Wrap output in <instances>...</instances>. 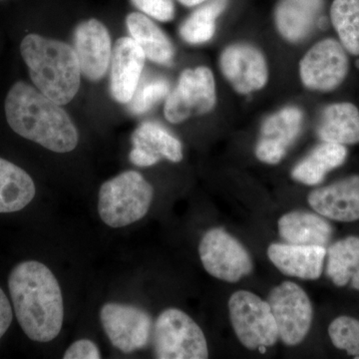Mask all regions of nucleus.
Returning a JSON list of instances; mask_svg holds the SVG:
<instances>
[{"mask_svg": "<svg viewBox=\"0 0 359 359\" xmlns=\"http://www.w3.org/2000/svg\"><path fill=\"white\" fill-rule=\"evenodd\" d=\"M8 289L16 318L29 339H55L65 320V304L50 269L37 261L22 262L11 271Z\"/></svg>", "mask_w": 359, "mask_h": 359, "instance_id": "f257e3e1", "label": "nucleus"}, {"mask_svg": "<svg viewBox=\"0 0 359 359\" xmlns=\"http://www.w3.org/2000/svg\"><path fill=\"white\" fill-rule=\"evenodd\" d=\"M7 123L16 134L52 152L76 148L79 136L69 116L59 104L25 82L11 87L4 104Z\"/></svg>", "mask_w": 359, "mask_h": 359, "instance_id": "f03ea898", "label": "nucleus"}, {"mask_svg": "<svg viewBox=\"0 0 359 359\" xmlns=\"http://www.w3.org/2000/svg\"><path fill=\"white\" fill-rule=\"evenodd\" d=\"M21 56L36 88L59 105L68 104L80 87L81 68L75 49L58 40L28 34Z\"/></svg>", "mask_w": 359, "mask_h": 359, "instance_id": "7ed1b4c3", "label": "nucleus"}, {"mask_svg": "<svg viewBox=\"0 0 359 359\" xmlns=\"http://www.w3.org/2000/svg\"><path fill=\"white\" fill-rule=\"evenodd\" d=\"M154 198L152 185L136 171L108 180L99 191L98 212L111 228H123L147 215Z\"/></svg>", "mask_w": 359, "mask_h": 359, "instance_id": "20e7f679", "label": "nucleus"}, {"mask_svg": "<svg viewBox=\"0 0 359 359\" xmlns=\"http://www.w3.org/2000/svg\"><path fill=\"white\" fill-rule=\"evenodd\" d=\"M155 358L205 359L209 358L207 339L196 321L178 309L162 311L155 323Z\"/></svg>", "mask_w": 359, "mask_h": 359, "instance_id": "39448f33", "label": "nucleus"}, {"mask_svg": "<svg viewBox=\"0 0 359 359\" xmlns=\"http://www.w3.org/2000/svg\"><path fill=\"white\" fill-rule=\"evenodd\" d=\"M230 320L241 344L248 349L273 346L278 327L269 302L248 290H238L229 301Z\"/></svg>", "mask_w": 359, "mask_h": 359, "instance_id": "423d86ee", "label": "nucleus"}, {"mask_svg": "<svg viewBox=\"0 0 359 359\" xmlns=\"http://www.w3.org/2000/svg\"><path fill=\"white\" fill-rule=\"evenodd\" d=\"M278 327V339L289 346L306 339L313 318V304L299 285L285 282L269 292L268 301Z\"/></svg>", "mask_w": 359, "mask_h": 359, "instance_id": "0eeeda50", "label": "nucleus"}, {"mask_svg": "<svg viewBox=\"0 0 359 359\" xmlns=\"http://www.w3.org/2000/svg\"><path fill=\"white\" fill-rule=\"evenodd\" d=\"M216 84L207 67L187 69L176 88L169 93L164 113L168 121L178 124L194 116L204 115L216 105Z\"/></svg>", "mask_w": 359, "mask_h": 359, "instance_id": "6e6552de", "label": "nucleus"}, {"mask_svg": "<svg viewBox=\"0 0 359 359\" xmlns=\"http://www.w3.org/2000/svg\"><path fill=\"white\" fill-rule=\"evenodd\" d=\"M201 262L207 273L228 283H237L254 269L244 245L223 229L205 233L199 245Z\"/></svg>", "mask_w": 359, "mask_h": 359, "instance_id": "1a4fd4ad", "label": "nucleus"}, {"mask_svg": "<svg viewBox=\"0 0 359 359\" xmlns=\"http://www.w3.org/2000/svg\"><path fill=\"white\" fill-rule=\"evenodd\" d=\"M349 70L347 51L334 39L321 40L314 44L302 59L299 75L306 88L330 92L346 80Z\"/></svg>", "mask_w": 359, "mask_h": 359, "instance_id": "9d476101", "label": "nucleus"}, {"mask_svg": "<svg viewBox=\"0 0 359 359\" xmlns=\"http://www.w3.org/2000/svg\"><path fill=\"white\" fill-rule=\"evenodd\" d=\"M100 320L111 344L122 353H134L148 346L152 318L143 309L109 302L101 308Z\"/></svg>", "mask_w": 359, "mask_h": 359, "instance_id": "9b49d317", "label": "nucleus"}, {"mask_svg": "<svg viewBox=\"0 0 359 359\" xmlns=\"http://www.w3.org/2000/svg\"><path fill=\"white\" fill-rule=\"evenodd\" d=\"M224 76L240 94H250L266 86L269 68L264 54L250 44H233L222 53Z\"/></svg>", "mask_w": 359, "mask_h": 359, "instance_id": "f8f14e48", "label": "nucleus"}, {"mask_svg": "<svg viewBox=\"0 0 359 359\" xmlns=\"http://www.w3.org/2000/svg\"><path fill=\"white\" fill-rule=\"evenodd\" d=\"M304 114L297 107H285L269 116L263 123L256 147L257 159L276 165L283 159L301 133Z\"/></svg>", "mask_w": 359, "mask_h": 359, "instance_id": "ddd939ff", "label": "nucleus"}, {"mask_svg": "<svg viewBox=\"0 0 359 359\" xmlns=\"http://www.w3.org/2000/svg\"><path fill=\"white\" fill-rule=\"evenodd\" d=\"M75 52L84 76L97 81L107 72L112 50L107 28L96 20L78 25L74 33Z\"/></svg>", "mask_w": 359, "mask_h": 359, "instance_id": "4468645a", "label": "nucleus"}, {"mask_svg": "<svg viewBox=\"0 0 359 359\" xmlns=\"http://www.w3.org/2000/svg\"><path fill=\"white\" fill-rule=\"evenodd\" d=\"M311 208L332 221L355 222L359 219V176L347 177L309 193Z\"/></svg>", "mask_w": 359, "mask_h": 359, "instance_id": "2eb2a0df", "label": "nucleus"}, {"mask_svg": "<svg viewBox=\"0 0 359 359\" xmlns=\"http://www.w3.org/2000/svg\"><path fill=\"white\" fill-rule=\"evenodd\" d=\"M145 54L133 39L123 37L116 42L111 56L110 90L117 102L129 103L140 83Z\"/></svg>", "mask_w": 359, "mask_h": 359, "instance_id": "dca6fc26", "label": "nucleus"}, {"mask_svg": "<svg viewBox=\"0 0 359 359\" xmlns=\"http://www.w3.org/2000/svg\"><path fill=\"white\" fill-rule=\"evenodd\" d=\"M132 144L129 159L136 166H153L163 158L174 163L183 159L181 142L157 123L141 124L132 135Z\"/></svg>", "mask_w": 359, "mask_h": 359, "instance_id": "f3484780", "label": "nucleus"}, {"mask_svg": "<svg viewBox=\"0 0 359 359\" xmlns=\"http://www.w3.org/2000/svg\"><path fill=\"white\" fill-rule=\"evenodd\" d=\"M269 259L283 273L302 280H318L323 273L327 249L321 245L271 244Z\"/></svg>", "mask_w": 359, "mask_h": 359, "instance_id": "a211bd4d", "label": "nucleus"}, {"mask_svg": "<svg viewBox=\"0 0 359 359\" xmlns=\"http://www.w3.org/2000/svg\"><path fill=\"white\" fill-rule=\"evenodd\" d=\"M323 6V0H280L275 13L278 32L294 43L306 39L320 18Z\"/></svg>", "mask_w": 359, "mask_h": 359, "instance_id": "6ab92c4d", "label": "nucleus"}, {"mask_svg": "<svg viewBox=\"0 0 359 359\" xmlns=\"http://www.w3.org/2000/svg\"><path fill=\"white\" fill-rule=\"evenodd\" d=\"M278 233L289 244L327 247L334 230L320 214L297 211L278 219Z\"/></svg>", "mask_w": 359, "mask_h": 359, "instance_id": "aec40b11", "label": "nucleus"}, {"mask_svg": "<svg viewBox=\"0 0 359 359\" xmlns=\"http://www.w3.org/2000/svg\"><path fill=\"white\" fill-rule=\"evenodd\" d=\"M316 131L323 142L344 146L359 143L358 107L348 102L330 104L321 113Z\"/></svg>", "mask_w": 359, "mask_h": 359, "instance_id": "412c9836", "label": "nucleus"}, {"mask_svg": "<svg viewBox=\"0 0 359 359\" xmlns=\"http://www.w3.org/2000/svg\"><path fill=\"white\" fill-rule=\"evenodd\" d=\"M346 157V146L323 142L294 168L292 177L304 185H318L328 172L341 166Z\"/></svg>", "mask_w": 359, "mask_h": 359, "instance_id": "4be33fe9", "label": "nucleus"}, {"mask_svg": "<svg viewBox=\"0 0 359 359\" xmlns=\"http://www.w3.org/2000/svg\"><path fill=\"white\" fill-rule=\"evenodd\" d=\"M34 182L25 170L0 158V212H18L34 199Z\"/></svg>", "mask_w": 359, "mask_h": 359, "instance_id": "5701e85b", "label": "nucleus"}, {"mask_svg": "<svg viewBox=\"0 0 359 359\" xmlns=\"http://www.w3.org/2000/svg\"><path fill=\"white\" fill-rule=\"evenodd\" d=\"M127 27L132 39L141 47L146 58L163 65H170L174 57V47L161 28L144 14H129Z\"/></svg>", "mask_w": 359, "mask_h": 359, "instance_id": "b1692460", "label": "nucleus"}, {"mask_svg": "<svg viewBox=\"0 0 359 359\" xmlns=\"http://www.w3.org/2000/svg\"><path fill=\"white\" fill-rule=\"evenodd\" d=\"M327 275L337 287L351 283L359 290V238L351 236L330 245Z\"/></svg>", "mask_w": 359, "mask_h": 359, "instance_id": "393cba45", "label": "nucleus"}, {"mask_svg": "<svg viewBox=\"0 0 359 359\" xmlns=\"http://www.w3.org/2000/svg\"><path fill=\"white\" fill-rule=\"evenodd\" d=\"M228 4V0H211L194 11L180 28L182 39L190 44L209 41L216 32V20Z\"/></svg>", "mask_w": 359, "mask_h": 359, "instance_id": "a878e982", "label": "nucleus"}, {"mask_svg": "<svg viewBox=\"0 0 359 359\" xmlns=\"http://www.w3.org/2000/svg\"><path fill=\"white\" fill-rule=\"evenodd\" d=\"M330 20L342 46L359 55V0H334Z\"/></svg>", "mask_w": 359, "mask_h": 359, "instance_id": "bb28decb", "label": "nucleus"}, {"mask_svg": "<svg viewBox=\"0 0 359 359\" xmlns=\"http://www.w3.org/2000/svg\"><path fill=\"white\" fill-rule=\"evenodd\" d=\"M170 93V83L164 78H153L138 85L130 101V112L141 115L150 110L156 103L166 98Z\"/></svg>", "mask_w": 359, "mask_h": 359, "instance_id": "cd10ccee", "label": "nucleus"}, {"mask_svg": "<svg viewBox=\"0 0 359 359\" xmlns=\"http://www.w3.org/2000/svg\"><path fill=\"white\" fill-rule=\"evenodd\" d=\"M328 334L337 348L358 358L359 320L351 316H339L330 323Z\"/></svg>", "mask_w": 359, "mask_h": 359, "instance_id": "c85d7f7f", "label": "nucleus"}, {"mask_svg": "<svg viewBox=\"0 0 359 359\" xmlns=\"http://www.w3.org/2000/svg\"><path fill=\"white\" fill-rule=\"evenodd\" d=\"M135 6L155 20L167 22L173 20V0H132Z\"/></svg>", "mask_w": 359, "mask_h": 359, "instance_id": "c756f323", "label": "nucleus"}, {"mask_svg": "<svg viewBox=\"0 0 359 359\" xmlns=\"http://www.w3.org/2000/svg\"><path fill=\"white\" fill-rule=\"evenodd\" d=\"M65 359H99L100 351L95 342L90 339H79L73 342L65 351Z\"/></svg>", "mask_w": 359, "mask_h": 359, "instance_id": "7c9ffc66", "label": "nucleus"}, {"mask_svg": "<svg viewBox=\"0 0 359 359\" xmlns=\"http://www.w3.org/2000/svg\"><path fill=\"white\" fill-rule=\"evenodd\" d=\"M13 320V308L4 290L0 289V339L6 334Z\"/></svg>", "mask_w": 359, "mask_h": 359, "instance_id": "2f4dec72", "label": "nucleus"}, {"mask_svg": "<svg viewBox=\"0 0 359 359\" xmlns=\"http://www.w3.org/2000/svg\"><path fill=\"white\" fill-rule=\"evenodd\" d=\"M182 4L186 6H198V4H203V2L205 1V0H179Z\"/></svg>", "mask_w": 359, "mask_h": 359, "instance_id": "473e14b6", "label": "nucleus"}, {"mask_svg": "<svg viewBox=\"0 0 359 359\" xmlns=\"http://www.w3.org/2000/svg\"><path fill=\"white\" fill-rule=\"evenodd\" d=\"M356 65H358V67L359 68V61H358V62H356Z\"/></svg>", "mask_w": 359, "mask_h": 359, "instance_id": "72a5a7b5", "label": "nucleus"}]
</instances>
